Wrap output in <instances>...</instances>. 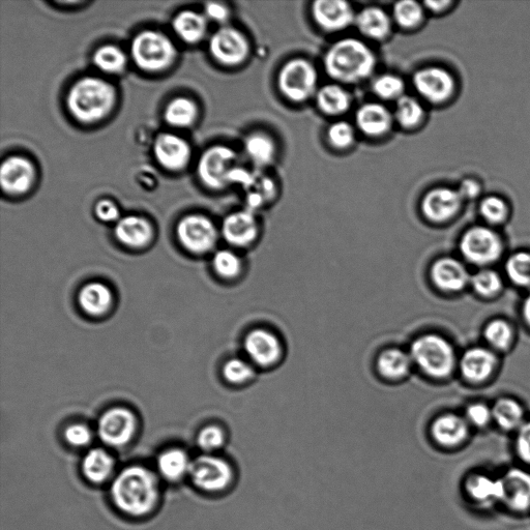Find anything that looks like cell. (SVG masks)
I'll list each match as a JSON object with an SVG mask.
<instances>
[{
	"mask_svg": "<svg viewBox=\"0 0 530 530\" xmlns=\"http://www.w3.org/2000/svg\"><path fill=\"white\" fill-rule=\"evenodd\" d=\"M111 496L117 509L130 516L151 513L159 500V484L151 470L130 466L121 471L111 486Z\"/></svg>",
	"mask_w": 530,
	"mask_h": 530,
	"instance_id": "cell-1",
	"label": "cell"
},
{
	"mask_svg": "<svg viewBox=\"0 0 530 530\" xmlns=\"http://www.w3.org/2000/svg\"><path fill=\"white\" fill-rule=\"evenodd\" d=\"M66 103L74 119L84 125H94L112 112L117 103L113 84L99 77H83L68 92Z\"/></svg>",
	"mask_w": 530,
	"mask_h": 530,
	"instance_id": "cell-2",
	"label": "cell"
},
{
	"mask_svg": "<svg viewBox=\"0 0 530 530\" xmlns=\"http://www.w3.org/2000/svg\"><path fill=\"white\" fill-rule=\"evenodd\" d=\"M376 60L371 49L357 39L335 43L325 55L329 76L343 83H358L371 76Z\"/></svg>",
	"mask_w": 530,
	"mask_h": 530,
	"instance_id": "cell-3",
	"label": "cell"
},
{
	"mask_svg": "<svg viewBox=\"0 0 530 530\" xmlns=\"http://www.w3.org/2000/svg\"><path fill=\"white\" fill-rule=\"evenodd\" d=\"M178 51L173 42L161 32L143 31L131 44V56L135 65L147 73H160L175 62Z\"/></svg>",
	"mask_w": 530,
	"mask_h": 530,
	"instance_id": "cell-4",
	"label": "cell"
},
{
	"mask_svg": "<svg viewBox=\"0 0 530 530\" xmlns=\"http://www.w3.org/2000/svg\"><path fill=\"white\" fill-rule=\"evenodd\" d=\"M412 361L429 376L448 377L456 365L455 350L450 342L438 335H425L411 346Z\"/></svg>",
	"mask_w": 530,
	"mask_h": 530,
	"instance_id": "cell-5",
	"label": "cell"
},
{
	"mask_svg": "<svg viewBox=\"0 0 530 530\" xmlns=\"http://www.w3.org/2000/svg\"><path fill=\"white\" fill-rule=\"evenodd\" d=\"M238 154L225 145H214L205 150L197 164L200 182L211 190H222L231 185V175L238 165Z\"/></svg>",
	"mask_w": 530,
	"mask_h": 530,
	"instance_id": "cell-6",
	"label": "cell"
},
{
	"mask_svg": "<svg viewBox=\"0 0 530 530\" xmlns=\"http://www.w3.org/2000/svg\"><path fill=\"white\" fill-rule=\"evenodd\" d=\"M318 75L314 66L303 58L286 63L278 76L281 93L292 102H305L317 93Z\"/></svg>",
	"mask_w": 530,
	"mask_h": 530,
	"instance_id": "cell-7",
	"label": "cell"
},
{
	"mask_svg": "<svg viewBox=\"0 0 530 530\" xmlns=\"http://www.w3.org/2000/svg\"><path fill=\"white\" fill-rule=\"evenodd\" d=\"M189 475L197 488L212 493L227 490L235 476L228 461L213 455H204L192 461Z\"/></svg>",
	"mask_w": 530,
	"mask_h": 530,
	"instance_id": "cell-8",
	"label": "cell"
},
{
	"mask_svg": "<svg viewBox=\"0 0 530 530\" xmlns=\"http://www.w3.org/2000/svg\"><path fill=\"white\" fill-rule=\"evenodd\" d=\"M463 257L478 267L494 263L503 253V244L498 235L487 227L471 228L460 242Z\"/></svg>",
	"mask_w": 530,
	"mask_h": 530,
	"instance_id": "cell-9",
	"label": "cell"
},
{
	"mask_svg": "<svg viewBox=\"0 0 530 530\" xmlns=\"http://www.w3.org/2000/svg\"><path fill=\"white\" fill-rule=\"evenodd\" d=\"M210 53L222 66L242 65L250 53V44L246 36L237 28L223 26L213 34L209 42Z\"/></svg>",
	"mask_w": 530,
	"mask_h": 530,
	"instance_id": "cell-10",
	"label": "cell"
},
{
	"mask_svg": "<svg viewBox=\"0 0 530 530\" xmlns=\"http://www.w3.org/2000/svg\"><path fill=\"white\" fill-rule=\"evenodd\" d=\"M181 244L190 252L202 254L211 251L218 241L215 224L203 215H188L176 227Z\"/></svg>",
	"mask_w": 530,
	"mask_h": 530,
	"instance_id": "cell-11",
	"label": "cell"
},
{
	"mask_svg": "<svg viewBox=\"0 0 530 530\" xmlns=\"http://www.w3.org/2000/svg\"><path fill=\"white\" fill-rule=\"evenodd\" d=\"M136 429L132 412L123 407L106 411L99 422V435L106 445L120 448L130 443Z\"/></svg>",
	"mask_w": 530,
	"mask_h": 530,
	"instance_id": "cell-12",
	"label": "cell"
},
{
	"mask_svg": "<svg viewBox=\"0 0 530 530\" xmlns=\"http://www.w3.org/2000/svg\"><path fill=\"white\" fill-rule=\"evenodd\" d=\"M37 171L33 162L22 156H11L0 166V186L5 193L22 195L33 188Z\"/></svg>",
	"mask_w": 530,
	"mask_h": 530,
	"instance_id": "cell-13",
	"label": "cell"
},
{
	"mask_svg": "<svg viewBox=\"0 0 530 530\" xmlns=\"http://www.w3.org/2000/svg\"><path fill=\"white\" fill-rule=\"evenodd\" d=\"M153 152L159 165L171 172L185 169L192 156L189 142L172 133L158 135L154 141Z\"/></svg>",
	"mask_w": 530,
	"mask_h": 530,
	"instance_id": "cell-14",
	"label": "cell"
},
{
	"mask_svg": "<svg viewBox=\"0 0 530 530\" xmlns=\"http://www.w3.org/2000/svg\"><path fill=\"white\" fill-rule=\"evenodd\" d=\"M414 85L418 93L433 103L444 102L454 92L455 82L450 73L440 68H425L416 73Z\"/></svg>",
	"mask_w": 530,
	"mask_h": 530,
	"instance_id": "cell-15",
	"label": "cell"
},
{
	"mask_svg": "<svg viewBox=\"0 0 530 530\" xmlns=\"http://www.w3.org/2000/svg\"><path fill=\"white\" fill-rule=\"evenodd\" d=\"M315 22L327 32H339L355 23L357 15L343 0H318L312 6Z\"/></svg>",
	"mask_w": 530,
	"mask_h": 530,
	"instance_id": "cell-16",
	"label": "cell"
},
{
	"mask_svg": "<svg viewBox=\"0 0 530 530\" xmlns=\"http://www.w3.org/2000/svg\"><path fill=\"white\" fill-rule=\"evenodd\" d=\"M462 198L458 191L440 188L426 194L422 211L430 221L441 223L451 219L460 208Z\"/></svg>",
	"mask_w": 530,
	"mask_h": 530,
	"instance_id": "cell-17",
	"label": "cell"
},
{
	"mask_svg": "<svg viewBox=\"0 0 530 530\" xmlns=\"http://www.w3.org/2000/svg\"><path fill=\"white\" fill-rule=\"evenodd\" d=\"M249 358L259 366L274 365L281 358L282 346L279 339L269 331L251 332L245 341Z\"/></svg>",
	"mask_w": 530,
	"mask_h": 530,
	"instance_id": "cell-18",
	"label": "cell"
},
{
	"mask_svg": "<svg viewBox=\"0 0 530 530\" xmlns=\"http://www.w3.org/2000/svg\"><path fill=\"white\" fill-rule=\"evenodd\" d=\"M223 237L230 245L245 247L258 235V224L251 211L235 212L227 216L222 225Z\"/></svg>",
	"mask_w": 530,
	"mask_h": 530,
	"instance_id": "cell-19",
	"label": "cell"
},
{
	"mask_svg": "<svg viewBox=\"0 0 530 530\" xmlns=\"http://www.w3.org/2000/svg\"><path fill=\"white\" fill-rule=\"evenodd\" d=\"M431 278L439 289L449 292L461 291L471 280L464 265L451 257L438 259L433 264Z\"/></svg>",
	"mask_w": 530,
	"mask_h": 530,
	"instance_id": "cell-20",
	"label": "cell"
},
{
	"mask_svg": "<svg viewBox=\"0 0 530 530\" xmlns=\"http://www.w3.org/2000/svg\"><path fill=\"white\" fill-rule=\"evenodd\" d=\"M494 353L485 347L468 349L460 360L462 376L470 382H483L488 379L496 367Z\"/></svg>",
	"mask_w": 530,
	"mask_h": 530,
	"instance_id": "cell-21",
	"label": "cell"
},
{
	"mask_svg": "<svg viewBox=\"0 0 530 530\" xmlns=\"http://www.w3.org/2000/svg\"><path fill=\"white\" fill-rule=\"evenodd\" d=\"M503 502L512 510L524 512L530 509V475L520 469L508 471L502 479Z\"/></svg>",
	"mask_w": 530,
	"mask_h": 530,
	"instance_id": "cell-22",
	"label": "cell"
},
{
	"mask_svg": "<svg viewBox=\"0 0 530 530\" xmlns=\"http://www.w3.org/2000/svg\"><path fill=\"white\" fill-rule=\"evenodd\" d=\"M115 237L123 245L139 249L149 244L153 238V227L149 221L139 216H127L116 223Z\"/></svg>",
	"mask_w": 530,
	"mask_h": 530,
	"instance_id": "cell-23",
	"label": "cell"
},
{
	"mask_svg": "<svg viewBox=\"0 0 530 530\" xmlns=\"http://www.w3.org/2000/svg\"><path fill=\"white\" fill-rule=\"evenodd\" d=\"M467 435V421L454 414L438 417L431 426L432 438L435 443L444 448H455L461 445Z\"/></svg>",
	"mask_w": 530,
	"mask_h": 530,
	"instance_id": "cell-24",
	"label": "cell"
},
{
	"mask_svg": "<svg viewBox=\"0 0 530 530\" xmlns=\"http://www.w3.org/2000/svg\"><path fill=\"white\" fill-rule=\"evenodd\" d=\"M357 126L366 135L378 137L390 131L393 115L384 105L368 103L357 112Z\"/></svg>",
	"mask_w": 530,
	"mask_h": 530,
	"instance_id": "cell-25",
	"label": "cell"
},
{
	"mask_svg": "<svg viewBox=\"0 0 530 530\" xmlns=\"http://www.w3.org/2000/svg\"><path fill=\"white\" fill-rule=\"evenodd\" d=\"M172 28L183 42L193 45L204 39L208 32V19L196 11L185 10L174 17Z\"/></svg>",
	"mask_w": 530,
	"mask_h": 530,
	"instance_id": "cell-26",
	"label": "cell"
},
{
	"mask_svg": "<svg viewBox=\"0 0 530 530\" xmlns=\"http://www.w3.org/2000/svg\"><path fill=\"white\" fill-rule=\"evenodd\" d=\"M355 23L359 31L370 39H386L391 33L390 16L386 11L377 7H368L362 10L357 15Z\"/></svg>",
	"mask_w": 530,
	"mask_h": 530,
	"instance_id": "cell-27",
	"label": "cell"
},
{
	"mask_svg": "<svg viewBox=\"0 0 530 530\" xmlns=\"http://www.w3.org/2000/svg\"><path fill=\"white\" fill-rule=\"evenodd\" d=\"M241 186L246 192V200L250 208L249 211L259 209L260 206L275 197V183L267 175L259 172L249 171Z\"/></svg>",
	"mask_w": 530,
	"mask_h": 530,
	"instance_id": "cell-28",
	"label": "cell"
},
{
	"mask_svg": "<svg viewBox=\"0 0 530 530\" xmlns=\"http://www.w3.org/2000/svg\"><path fill=\"white\" fill-rule=\"evenodd\" d=\"M78 301L85 313L100 316L109 310L112 303V293L102 283H91L81 289Z\"/></svg>",
	"mask_w": 530,
	"mask_h": 530,
	"instance_id": "cell-29",
	"label": "cell"
},
{
	"mask_svg": "<svg viewBox=\"0 0 530 530\" xmlns=\"http://www.w3.org/2000/svg\"><path fill=\"white\" fill-rule=\"evenodd\" d=\"M198 113V106L193 100L179 97L167 104L164 111V120L173 128H189L197 121Z\"/></svg>",
	"mask_w": 530,
	"mask_h": 530,
	"instance_id": "cell-30",
	"label": "cell"
},
{
	"mask_svg": "<svg viewBox=\"0 0 530 530\" xmlns=\"http://www.w3.org/2000/svg\"><path fill=\"white\" fill-rule=\"evenodd\" d=\"M113 468V458L101 449H94L88 452L82 462L83 475L88 481L96 484L108 480Z\"/></svg>",
	"mask_w": 530,
	"mask_h": 530,
	"instance_id": "cell-31",
	"label": "cell"
},
{
	"mask_svg": "<svg viewBox=\"0 0 530 530\" xmlns=\"http://www.w3.org/2000/svg\"><path fill=\"white\" fill-rule=\"evenodd\" d=\"M319 109L328 115L345 113L351 104L349 94L338 84H328L319 88L316 93Z\"/></svg>",
	"mask_w": 530,
	"mask_h": 530,
	"instance_id": "cell-32",
	"label": "cell"
},
{
	"mask_svg": "<svg viewBox=\"0 0 530 530\" xmlns=\"http://www.w3.org/2000/svg\"><path fill=\"white\" fill-rule=\"evenodd\" d=\"M192 461L187 453L180 449H171L162 453L158 459V468L162 477L171 482L183 479L190 473Z\"/></svg>",
	"mask_w": 530,
	"mask_h": 530,
	"instance_id": "cell-33",
	"label": "cell"
},
{
	"mask_svg": "<svg viewBox=\"0 0 530 530\" xmlns=\"http://www.w3.org/2000/svg\"><path fill=\"white\" fill-rule=\"evenodd\" d=\"M244 150L248 158L257 166L269 165L276 156V144L265 133H253L244 142Z\"/></svg>",
	"mask_w": 530,
	"mask_h": 530,
	"instance_id": "cell-34",
	"label": "cell"
},
{
	"mask_svg": "<svg viewBox=\"0 0 530 530\" xmlns=\"http://www.w3.org/2000/svg\"><path fill=\"white\" fill-rule=\"evenodd\" d=\"M466 491L476 502L487 504L494 500H503L502 480H492L486 476L476 475L466 482Z\"/></svg>",
	"mask_w": 530,
	"mask_h": 530,
	"instance_id": "cell-35",
	"label": "cell"
},
{
	"mask_svg": "<svg viewBox=\"0 0 530 530\" xmlns=\"http://www.w3.org/2000/svg\"><path fill=\"white\" fill-rule=\"evenodd\" d=\"M93 63L103 73L119 75L126 70L128 57L120 47L103 45L94 52Z\"/></svg>",
	"mask_w": 530,
	"mask_h": 530,
	"instance_id": "cell-36",
	"label": "cell"
},
{
	"mask_svg": "<svg viewBox=\"0 0 530 530\" xmlns=\"http://www.w3.org/2000/svg\"><path fill=\"white\" fill-rule=\"evenodd\" d=\"M524 410L520 403L511 398H502L492 408V419L504 430H514L522 426Z\"/></svg>",
	"mask_w": 530,
	"mask_h": 530,
	"instance_id": "cell-37",
	"label": "cell"
},
{
	"mask_svg": "<svg viewBox=\"0 0 530 530\" xmlns=\"http://www.w3.org/2000/svg\"><path fill=\"white\" fill-rule=\"evenodd\" d=\"M411 357L400 349H389L381 353L377 367L382 376L390 379L404 377L410 369Z\"/></svg>",
	"mask_w": 530,
	"mask_h": 530,
	"instance_id": "cell-38",
	"label": "cell"
},
{
	"mask_svg": "<svg viewBox=\"0 0 530 530\" xmlns=\"http://www.w3.org/2000/svg\"><path fill=\"white\" fill-rule=\"evenodd\" d=\"M424 117L421 103L410 96H403L397 101L395 119L403 128L418 126Z\"/></svg>",
	"mask_w": 530,
	"mask_h": 530,
	"instance_id": "cell-39",
	"label": "cell"
},
{
	"mask_svg": "<svg viewBox=\"0 0 530 530\" xmlns=\"http://www.w3.org/2000/svg\"><path fill=\"white\" fill-rule=\"evenodd\" d=\"M486 342L494 349H507L514 339V331L509 322L495 319L488 323L484 330Z\"/></svg>",
	"mask_w": 530,
	"mask_h": 530,
	"instance_id": "cell-40",
	"label": "cell"
},
{
	"mask_svg": "<svg viewBox=\"0 0 530 530\" xmlns=\"http://www.w3.org/2000/svg\"><path fill=\"white\" fill-rule=\"evenodd\" d=\"M509 279L522 287L530 286V253L518 252L512 255L506 263Z\"/></svg>",
	"mask_w": 530,
	"mask_h": 530,
	"instance_id": "cell-41",
	"label": "cell"
},
{
	"mask_svg": "<svg viewBox=\"0 0 530 530\" xmlns=\"http://www.w3.org/2000/svg\"><path fill=\"white\" fill-rule=\"evenodd\" d=\"M393 15L395 21L403 28H414L424 18L422 6L414 0H403L394 6Z\"/></svg>",
	"mask_w": 530,
	"mask_h": 530,
	"instance_id": "cell-42",
	"label": "cell"
},
{
	"mask_svg": "<svg viewBox=\"0 0 530 530\" xmlns=\"http://www.w3.org/2000/svg\"><path fill=\"white\" fill-rule=\"evenodd\" d=\"M404 81L396 75L385 74L373 83L374 94L384 100H399L404 96Z\"/></svg>",
	"mask_w": 530,
	"mask_h": 530,
	"instance_id": "cell-43",
	"label": "cell"
},
{
	"mask_svg": "<svg viewBox=\"0 0 530 530\" xmlns=\"http://www.w3.org/2000/svg\"><path fill=\"white\" fill-rule=\"evenodd\" d=\"M470 284L473 285L479 296L492 298L502 290L503 280L500 276L491 270H482L474 277H471Z\"/></svg>",
	"mask_w": 530,
	"mask_h": 530,
	"instance_id": "cell-44",
	"label": "cell"
},
{
	"mask_svg": "<svg viewBox=\"0 0 530 530\" xmlns=\"http://www.w3.org/2000/svg\"><path fill=\"white\" fill-rule=\"evenodd\" d=\"M213 265L217 274L226 279L235 278L242 271L240 257L229 250L219 251L213 259Z\"/></svg>",
	"mask_w": 530,
	"mask_h": 530,
	"instance_id": "cell-45",
	"label": "cell"
},
{
	"mask_svg": "<svg viewBox=\"0 0 530 530\" xmlns=\"http://www.w3.org/2000/svg\"><path fill=\"white\" fill-rule=\"evenodd\" d=\"M330 143L339 150H345L355 142V129L347 122H337L328 129Z\"/></svg>",
	"mask_w": 530,
	"mask_h": 530,
	"instance_id": "cell-46",
	"label": "cell"
},
{
	"mask_svg": "<svg viewBox=\"0 0 530 530\" xmlns=\"http://www.w3.org/2000/svg\"><path fill=\"white\" fill-rule=\"evenodd\" d=\"M253 367L247 362L240 359H232L228 361L223 369L224 377L231 382V384H244L254 376Z\"/></svg>",
	"mask_w": 530,
	"mask_h": 530,
	"instance_id": "cell-47",
	"label": "cell"
},
{
	"mask_svg": "<svg viewBox=\"0 0 530 530\" xmlns=\"http://www.w3.org/2000/svg\"><path fill=\"white\" fill-rule=\"evenodd\" d=\"M197 444L204 452L212 453L224 446L225 433L217 426L206 427L200 431Z\"/></svg>",
	"mask_w": 530,
	"mask_h": 530,
	"instance_id": "cell-48",
	"label": "cell"
},
{
	"mask_svg": "<svg viewBox=\"0 0 530 530\" xmlns=\"http://www.w3.org/2000/svg\"><path fill=\"white\" fill-rule=\"evenodd\" d=\"M481 214L489 223H502L507 218L508 206L503 199L488 197L481 204Z\"/></svg>",
	"mask_w": 530,
	"mask_h": 530,
	"instance_id": "cell-49",
	"label": "cell"
},
{
	"mask_svg": "<svg viewBox=\"0 0 530 530\" xmlns=\"http://www.w3.org/2000/svg\"><path fill=\"white\" fill-rule=\"evenodd\" d=\"M492 420V409L483 403H475L466 409V421L471 425L482 428Z\"/></svg>",
	"mask_w": 530,
	"mask_h": 530,
	"instance_id": "cell-50",
	"label": "cell"
},
{
	"mask_svg": "<svg viewBox=\"0 0 530 530\" xmlns=\"http://www.w3.org/2000/svg\"><path fill=\"white\" fill-rule=\"evenodd\" d=\"M65 438L71 446L81 448L91 443L92 432L85 425L74 424L66 429Z\"/></svg>",
	"mask_w": 530,
	"mask_h": 530,
	"instance_id": "cell-51",
	"label": "cell"
},
{
	"mask_svg": "<svg viewBox=\"0 0 530 530\" xmlns=\"http://www.w3.org/2000/svg\"><path fill=\"white\" fill-rule=\"evenodd\" d=\"M96 217L105 223L119 222L121 220V211L110 199L99 200L95 206Z\"/></svg>",
	"mask_w": 530,
	"mask_h": 530,
	"instance_id": "cell-52",
	"label": "cell"
},
{
	"mask_svg": "<svg viewBox=\"0 0 530 530\" xmlns=\"http://www.w3.org/2000/svg\"><path fill=\"white\" fill-rule=\"evenodd\" d=\"M516 449L520 458L530 464V422L520 427L516 440Z\"/></svg>",
	"mask_w": 530,
	"mask_h": 530,
	"instance_id": "cell-53",
	"label": "cell"
},
{
	"mask_svg": "<svg viewBox=\"0 0 530 530\" xmlns=\"http://www.w3.org/2000/svg\"><path fill=\"white\" fill-rule=\"evenodd\" d=\"M204 16L219 24H225L230 16L229 9L221 3H208L204 8Z\"/></svg>",
	"mask_w": 530,
	"mask_h": 530,
	"instance_id": "cell-54",
	"label": "cell"
},
{
	"mask_svg": "<svg viewBox=\"0 0 530 530\" xmlns=\"http://www.w3.org/2000/svg\"><path fill=\"white\" fill-rule=\"evenodd\" d=\"M458 193L460 194L462 200L474 199L480 193V185L476 181L466 180L461 184Z\"/></svg>",
	"mask_w": 530,
	"mask_h": 530,
	"instance_id": "cell-55",
	"label": "cell"
},
{
	"mask_svg": "<svg viewBox=\"0 0 530 530\" xmlns=\"http://www.w3.org/2000/svg\"><path fill=\"white\" fill-rule=\"evenodd\" d=\"M522 313H523L524 320L527 322V325L530 327V294L523 303Z\"/></svg>",
	"mask_w": 530,
	"mask_h": 530,
	"instance_id": "cell-56",
	"label": "cell"
},
{
	"mask_svg": "<svg viewBox=\"0 0 530 530\" xmlns=\"http://www.w3.org/2000/svg\"><path fill=\"white\" fill-rule=\"evenodd\" d=\"M425 5L433 11H440V10H443L446 6H448L449 3L448 2H427Z\"/></svg>",
	"mask_w": 530,
	"mask_h": 530,
	"instance_id": "cell-57",
	"label": "cell"
}]
</instances>
